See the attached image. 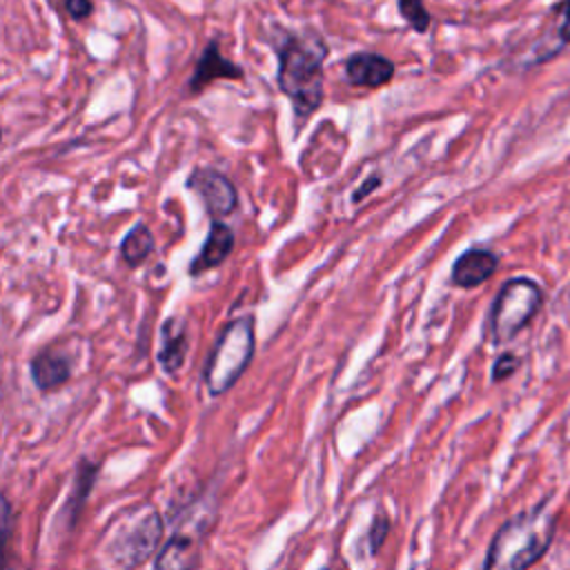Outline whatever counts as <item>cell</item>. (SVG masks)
Instances as JSON below:
<instances>
[{"label":"cell","mask_w":570,"mask_h":570,"mask_svg":"<svg viewBox=\"0 0 570 570\" xmlns=\"http://www.w3.org/2000/svg\"><path fill=\"white\" fill-rule=\"evenodd\" d=\"M187 187L196 191L212 218L229 216L238 205V191L234 183L212 167H198L189 174Z\"/></svg>","instance_id":"cell-7"},{"label":"cell","mask_w":570,"mask_h":570,"mask_svg":"<svg viewBox=\"0 0 570 570\" xmlns=\"http://www.w3.org/2000/svg\"><path fill=\"white\" fill-rule=\"evenodd\" d=\"M31 381L40 392H53L62 387L71 376V363L65 354L53 350H42L29 363Z\"/></svg>","instance_id":"cell-11"},{"label":"cell","mask_w":570,"mask_h":570,"mask_svg":"<svg viewBox=\"0 0 570 570\" xmlns=\"http://www.w3.org/2000/svg\"><path fill=\"white\" fill-rule=\"evenodd\" d=\"M216 523V505L209 497L191 501L160 546L154 570H198L205 541Z\"/></svg>","instance_id":"cell-4"},{"label":"cell","mask_w":570,"mask_h":570,"mask_svg":"<svg viewBox=\"0 0 570 570\" xmlns=\"http://www.w3.org/2000/svg\"><path fill=\"white\" fill-rule=\"evenodd\" d=\"M554 18L557 22L552 27L557 36V47L563 49L566 45H570V0H563L554 7Z\"/></svg>","instance_id":"cell-16"},{"label":"cell","mask_w":570,"mask_h":570,"mask_svg":"<svg viewBox=\"0 0 570 570\" xmlns=\"http://www.w3.org/2000/svg\"><path fill=\"white\" fill-rule=\"evenodd\" d=\"M519 365H521V361H519L517 354L503 352V354L494 361V365H492V381H494V383H501V381L510 379V376L519 370Z\"/></svg>","instance_id":"cell-17"},{"label":"cell","mask_w":570,"mask_h":570,"mask_svg":"<svg viewBox=\"0 0 570 570\" xmlns=\"http://www.w3.org/2000/svg\"><path fill=\"white\" fill-rule=\"evenodd\" d=\"M154 252V236L147 225L136 223L120 243V256L129 267H138Z\"/></svg>","instance_id":"cell-14"},{"label":"cell","mask_w":570,"mask_h":570,"mask_svg":"<svg viewBox=\"0 0 570 570\" xmlns=\"http://www.w3.org/2000/svg\"><path fill=\"white\" fill-rule=\"evenodd\" d=\"M216 78H243V69L220 56V49L216 42H209L203 56L196 62L194 76L189 80L191 91H200Z\"/></svg>","instance_id":"cell-13"},{"label":"cell","mask_w":570,"mask_h":570,"mask_svg":"<svg viewBox=\"0 0 570 570\" xmlns=\"http://www.w3.org/2000/svg\"><path fill=\"white\" fill-rule=\"evenodd\" d=\"M278 87L292 100L296 118L305 120L323 100V60L327 47L321 38L285 31L276 45Z\"/></svg>","instance_id":"cell-1"},{"label":"cell","mask_w":570,"mask_h":570,"mask_svg":"<svg viewBox=\"0 0 570 570\" xmlns=\"http://www.w3.org/2000/svg\"><path fill=\"white\" fill-rule=\"evenodd\" d=\"M379 185H381V176H379V174H376V176H374V174H372V176H370V178H365V180H363V183H361V189H356V191H354V196H352V200H354V203H358V200H363V198H365V196H367V194H370V191H372V189H376V187H379Z\"/></svg>","instance_id":"cell-19"},{"label":"cell","mask_w":570,"mask_h":570,"mask_svg":"<svg viewBox=\"0 0 570 570\" xmlns=\"http://www.w3.org/2000/svg\"><path fill=\"white\" fill-rule=\"evenodd\" d=\"M399 4V13L403 16V20L416 31V33H425L430 27V13L423 4V0H396Z\"/></svg>","instance_id":"cell-15"},{"label":"cell","mask_w":570,"mask_h":570,"mask_svg":"<svg viewBox=\"0 0 570 570\" xmlns=\"http://www.w3.org/2000/svg\"><path fill=\"white\" fill-rule=\"evenodd\" d=\"M65 9L73 20H82L91 13V0H65Z\"/></svg>","instance_id":"cell-18"},{"label":"cell","mask_w":570,"mask_h":570,"mask_svg":"<svg viewBox=\"0 0 570 570\" xmlns=\"http://www.w3.org/2000/svg\"><path fill=\"white\" fill-rule=\"evenodd\" d=\"M554 532L557 517L552 514L548 503H539L537 508L517 514L497 530L488 548L485 570L532 568L552 546Z\"/></svg>","instance_id":"cell-2"},{"label":"cell","mask_w":570,"mask_h":570,"mask_svg":"<svg viewBox=\"0 0 570 570\" xmlns=\"http://www.w3.org/2000/svg\"><path fill=\"white\" fill-rule=\"evenodd\" d=\"M187 327L178 316H169L163 325H160V350H158V363L160 367L174 376L187 356Z\"/></svg>","instance_id":"cell-12"},{"label":"cell","mask_w":570,"mask_h":570,"mask_svg":"<svg viewBox=\"0 0 570 570\" xmlns=\"http://www.w3.org/2000/svg\"><path fill=\"white\" fill-rule=\"evenodd\" d=\"M543 292L537 281L517 276L501 285L490 309V336L501 345L512 341L539 312Z\"/></svg>","instance_id":"cell-6"},{"label":"cell","mask_w":570,"mask_h":570,"mask_svg":"<svg viewBox=\"0 0 570 570\" xmlns=\"http://www.w3.org/2000/svg\"><path fill=\"white\" fill-rule=\"evenodd\" d=\"M234 247V234L232 229L220 223V220H214L209 225V232H207V238L200 247V252L196 254V258L189 263V274L191 276H200L205 274L207 269H214L218 267L232 252Z\"/></svg>","instance_id":"cell-10"},{"label":"cell","mask_w":570,"mask_h":570,"mask_svg":"<svg viewBox=\"0 0 570 570\" xmlns=\"http://www.w3.org/2000/svg\"><path fill=\"white\" fill-rule=\"evenodd\" d=\"M254 343L252 316L234 318L223 327L205 365V385L212 396L225 394L240 379L254 356Z\"/></svg>","instance_id":"cell-5"},{"label":"cell","mask_w":570,"mask_h":570,"mask_svg":"<svg viewBox=\"0 0 570 570\" xmlns=\"http://www.w3.org/2000/svg\"><path fill=\"white\" fill-rule=\"evenodd\" d=\"M345 76L358 87H381L392 80L394 65L381 53L358 51L345 60Z\"/></svg>","instance_id":"cell-9"},{"label":"cell","mask_w":570,"mask_h":570,"mask_svg":"<svg viewBox=\"0 0 570 570\" xmlns=\"http://www.w3.org/2000/svg\"><path fill=\"white\" fill-rule=\"evenodd\" d=\"M499 267V256L485 247L465 249L452 265V283L472 289L485 283Z\"/></svg>","instance_id":"cell-8"},{"label":"cell","mask_w":570,"mask_h":570,"mask_svg":"<svg viewBox=\"0 0 570 570\" xmlns=\"http://www.w3.org/2000/svg\"><path fill=\"white\" fill-rule=\"evenodd\" d=\"M163 521L151 503H138L125 510L111 525L107 539V557L120 570L142 566L160 543Z\"/></svg>","instance_id":"cell-3"}]
</instances>
